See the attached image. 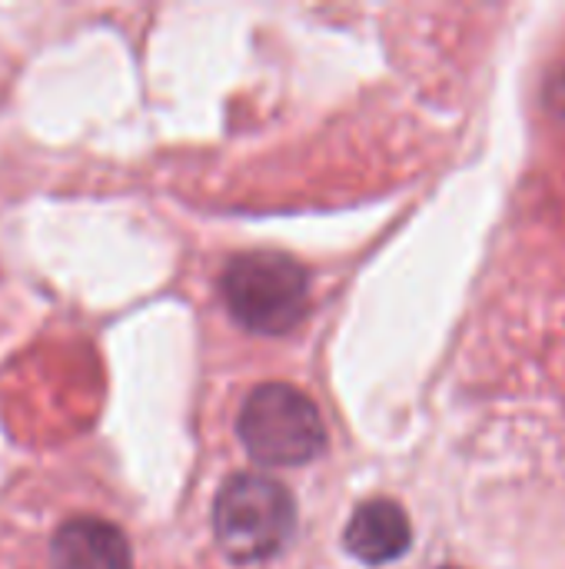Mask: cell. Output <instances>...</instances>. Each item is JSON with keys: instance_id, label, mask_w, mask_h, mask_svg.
<instances>
[{"instance_id": "6da1fadb", "label": "cell", "mask_w": 565, "mask_h": 569, "mask_svg": "<svg viewBox=\"0 0 565 569\" xmlns=\"http://www.w3.org/2000/svg\"><path fill=\"white\" fill-rule=\"evenodd\" d=\"M296 530V503L280 480L260 473L230 477L213 500V537L226 560H273Z\"/></svg>"}, {"instance_id": "7a4b0ae2", "label": "cell", "mask_w": 565, "mask_h": 569, "mask_svg": "<svg viewBox=\"0 0 565 569\" xmlns=\"http://www.w3.org/2000/svg\"><path fill=\"white\" fill-rule=\"evenodd\" d=\"M220 290L233 320L263 337L296 330L310 310L306 270L276 250H250L233 257L220 277Z\"/></svg>"}, {"instance_id": "3957f363", "label": "cell", "mask_w": 565, "mask_h": 569, "mask_svg": "<svg viewBox=\"0 0 565 569\" xmlns=\"http://www.w3.org/2000/svg\"><path fill=\"white\" fill-rule=\"evenodd\" d=\"M240 443L263 467H300L326 450L316 403L290 383H260L240 407Z\"/></svg>"}, {"instance_id": "277c9868", "label": "cell", "mask_w": 565, "mask_h": 569, "mask_svg": "<svg viewBox=\"0 0 565 569\" xmlns=\"http://www.w3.org/2000/svg\"><path fill=\"white\" fill-rule=\"evenodd\" d=\"M50 569H133L120 527L100 517H73L50 540Z\"/></svg>"}, {"instance_id": "5b68a950", "label": "cell", "mask_w": 565, "mask_h": 569, "mask_svg": "<svg viewBox=\"0 0 565 569\" xmlns=\"http://www.w3.org/2000/svg\"><path fill=\"white\" fill-rule=\"evenodd\" d=\"M343 547L366 567L400 560L413 547V527L406 510L393 500H366L350 517Z\"/></svg>"}, {"instance_id": "8992f818", "label": "cell", "mask_w": 565, "mask_h": 569, "mask_svg": "<svg viewBox=\"0 0 565 569\" xmlns=\"http://www.w3.org/2000/svg\"><path fill=\"white\" fill-rule=\"evenodd\" d=\"M446 569H456V567H446Z\"/></svg>"}]
</instances>
